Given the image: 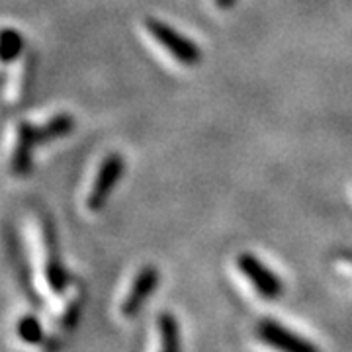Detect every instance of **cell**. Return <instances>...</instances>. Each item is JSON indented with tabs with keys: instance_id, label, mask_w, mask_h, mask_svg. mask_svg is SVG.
Here are the masks:
<instances>
[{
	"instance_id": "obj_1",
	"label": "cell",
	"mask_w": 352,
	"mask_h": 352,
	"mask_svg": "<svg viewBox=\"0 0 352 352\" xmlns=\"http://www.w3.org/2000/svg\"><path fill=\"white\" fill-rule=\"evenodd\" d=\"M145 28L151 34V38L163 47L173 59H176L180 65L194 67L201 61V50L186 38L184 34H180L173 25H168L159 18H145Z\"/></svg>"
},
{
	"instance_id": "obj_2",
	"label": "cell",
	"mask_w": 352,
	"mask_h": 352,
	"mask_svg": "<svg viewBox=\"0 0 352 352\" xmlns=\"http://www.w3.org/2000/svg\"><path fill=\"white\" fill-rule=\"evenodd\" d=\"M39 223H41V239L45 247V280L53 294H63L71 284V272L67 270L59 252L55 223L45 212L39 214Z\"/></svg>"
},
{
	"instance_id": "obj_3",
	"label": "cell",
	"mask_w": 352,
	"mask_h": 352,
	"mask_svg": "<svg viewBox=\"0 0 352 352\" xmlns=\"http://www.w3.org/2000/svg\"><path fill=\"white\" fill-rule=\"evenodd\" d=\"M256 339L276 352H321L319 346L272 317H264L254 327Z\"/></svg>"
},
{
	"instance_id": "obj_4",
	"label": "cell",
	"mask_w": 352,
	"mask_h": 352,
	"mask_svg": "<svg viewBox=\"0 0 352 352\" xmlns=\"http://www.w3.org/2000/svg\"><path fill=\"white\" fill-rule=\"evenodd\" d=\"M235 263H237V268H239L241 274L251 282L254 289H256V294L263 300L274 302L278 298H282V294H284V282L256 254H252V252H241Z\"/></svg>"
},
{
	"instance_id": "obj_5",
	"label": "cell",
	"mask_w": 352,
	"mask_h": 352,
	"mask_svg": "<svg viewBox=\"0 0 352 352\" xmlns=\"http://www.w3.org/2000/svg\"><path fill=\"white\" fill-rule=\"evenodd\" d=\"M124 170H126V163H124V157L120 153H110L104 157L100 168L96 173V178L92 182V188L88 192L87 206L90 212L96 214L106 206V201L110 200V196L118 186Z\"/></svg>"
},
{
	"instance_id": "obj_6",
	"label": "cell",
	"mask_w": 352,
	"mask_h": 352,
	"mask_svg": "<svg viewBox=\"0 0 352 352\" xmlns=\"http://www.w3.org/2000/svg\"><path fill=\"white\" fill-rule=\"evenodd\" d=\"M159 282H161V272L157 266L147 264V266L139 268L138 276L133 280V284H131V288H129L127 296L122 302V307H120L122 315L127 319L138 317L143 311L145 303L149 302V298L155 294V289L159 288Z\"/></svg>"
},
{
	"instance_id": "obj_7",
	"label": "cell",
	"mask_w": 352,
	"mask_h": 352,
	"mask_svg": "<svg viewBox=\"0 0 352 352\" xmlns=\"http://www.w3.org/2000/svg\"><path fill=\"white\" fill-rule=\"evenodd\" d=\"M39 143L38 126L30 122H20L16 129V147L12 153V173L18 176H25L34 166V151Z\"/></svg>"
},
{
	"instance_id": "obj_8",
	"label": "cell",
	"mask_w": 352,
	"mask_h": 352,
	"mask_svg": "<svg viewBox=\"0 0 352 352\" xmlns=\"http://www.w3.org/2000/svg\"><path fill=\"white\" fill-rule=\"evenodd\" d=\"M8 249H10V256H12L14 270H16V280L20 284V288L25 294V298L30 302L34 303L36 307H41V298L38 296V292L34 288V278H32V272H30V266L25 263L24 252H22V247L18 239H10L8 243Z\"/></svg>"
},
{
	"instance_id": "obj_9",
	"label": "cell",
	"mask_w": 352,
	"mask_h": 352,
	"mask_svg": "<svg viewBox=\"0 0 352 352\" xmlns=\"http://www.w3.org/2000/svg\"><path fill=\"white\" fill-rule=\"evenodd\" d=\"M157 331L161 339V352H182L180 325L175 315L163 311L157 317Z\"/></svg>"
},
{
	"instance_id": "obj_10",
	"label": "cell",
	"mask_w": 352,
	"mask_h": 352,
	"mask_svg": "<svg viewBox=\"0 0 352 352\" xmlns=\"http://www.w3.org/2000/svg\"><path fill=\"white\" fill-rule=\"evenodd\" d=\"M73 129H75V118H73V113H55L47 124L38 126L39 143L45 145V143H53L57 139L67 138V135L73 133Z\"/></svg>"
},
{
	"instance_id": "obj_11",
	"label": "cell",
	"mask_w": 352,
	"mask_h": 352,
	"mask_svg": "<svg viewBox=\"0 0 352 352\" xmlns=\"http://www.w3.org/2000/svg\"><path fill=\"white\" fill-rule=\"evenodd\" d=\"M16 335H18V339L30 346H38V344L45 342V329L36 314H25L18 319Z\"/></svg>"
},
{
	"instance_id": "obj_12",
	"label": "cell",
	"mask_w": 352,
	"mask_h": 352,
	"mask_svg": "<svg viewBox=\"0 0 352 352\" xmlns=\"http://www.w3.org/2000/svg\"><path fill=\"white\" fill-rule=\"evenodd\" d=\"M24 51V36L12 30V28H6L2 32V47H0V55H2V63L8 65L16 61Z\"/></svg>"
},
{
	"instance_id": "obj_13",
	"label": "cell",
	"mask_w": 352,
	"mask_h": 352,
	"mask_svg": "<svg viewBox=\"0 0 352 352\" xmlns=\"http://www.w3.org/2000/svg\"><path fill=\"white\" fill-rule=\"evenodd\" d=\"M80 311H82V300L80 298H76L75 302L71 303L69 307H67V311L61 317V327L63 329H73L78 323V319H80Z\"/></svg>"
},
{
	"instance_id": "obj_14",
	"label": "cell",
	"mask_w": 352,
	"mask_h": 352,
	"mask_svg": "<svg viewBox=\"0 0 352 352\" xmlns=\"http://www.w3.org/2000/svg\"><path fill=\"white\" fill-rule=\"evenodd\" d=\"M214 4L219 10H229L237 4V0H214Z\"/></svg>"
}]
</instances>
